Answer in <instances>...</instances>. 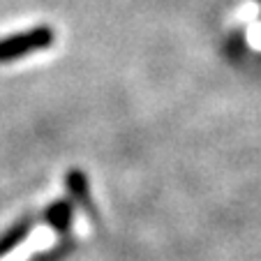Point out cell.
Returning a JSON list of instances; mask_svg holds the SVG:
<instances>
[{
	"mask_svg": "<svg viewBox=\"0 0 261 261\" xmlns=\"http://www.w3.org/2000/svg\"><path fill=\"white\" fill-rule=\"evenodd\" d=\"M54 40L56 33L51 25H37L33 30H25V33L3 37L0 40V63H10V60L23 58L35 51H42L54 44Z\"/></svg>",
	"mask_w": 261,
	"mask_h": 261,
	"instance_id": "obj_1",
	"label": "cell"
},
{
	"mask_svg": "<svg viewBox=\"0 0 261 261\" xmlns=\"http://www.w3.org/2000/svg\"><path fill=\"white\" fill-rule=\"evenodd\" d=\"M46 222H49L54 229L58 231H67L69 220H72V201L63 199V201H56L54 206L46 208Z\"/></svg>",
	"mask_w": 261,
	"mask_h": 261,
	"instance_id": "obj_3",
	"label": "cell"
},
{
	"mask_svg": "<svg viewBox=\"0 0 261 261\" xmlns=\"http://www.w3.org/2000/svg\"><path fill=\"white\" fill-rule=\"evenodd\" d=\"M30 231H33V220L25 217V220H21L19 224H14L10 231H5V236H0V259L5 254H10L19 243H23L25 238L30 236Z\"/></svg>",
	"mask_w": 261,
	"mask_h": 261,
	"instance_id": "obj_2",
	"label": "cell"
},
{
	"mask_svg": "<svg viewBox=\"0 0 261 261\" xmlns=\"http://www.w3.org/2000/svg\"><path fill=\"white\" fill-rule=\"evenodd\" d=\"M259 3H261V0H259Z\"/></svg>",
	"mask_w": 261,
	"mask_h": 261,
	"instance_id": "obj_5",
	"label": "cell"
},
{
	"mask_svg": "<svg viewBox=\"0 0 261 261\" xmlns=\"http://www.w3.org/2000/svg\"><path fill=\"white\" fill-rule=\"evenodd\" d=\"M67 188H69V192L74 194V199H76V201H81L84 206L90 208L88 180H86L84 173H81V171H69V176H67Z\"/></svg>",
	"mask_w": 261,
	"mask_h": 261,
	"instance_id": "obj_4",
	"label": "cell"
}]
</instances>
